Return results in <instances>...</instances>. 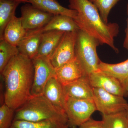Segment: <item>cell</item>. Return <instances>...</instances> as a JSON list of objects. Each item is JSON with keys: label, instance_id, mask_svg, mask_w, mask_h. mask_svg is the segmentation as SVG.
Masks as SVG:
<instances>
[{"label": "cell", "instance_id": "1", "mask_svg": "<svg viewBox=\"0 0 128 128\" xmlns=\"http://www.w3.org/2000/svg\"><path fill=\"white\" fill-rule=\"evenodd\" d=\"M0 74L5 84L4 103L16 110L32 96V60L19 53L9 61Z\"/></svg>", "mask_w": 128, "mask_h": 128}, {"label": "cell", "instance_id": "9", "mask_svg": "<svg viewBox=\"0 0 128 128\" xmlns=\"http://www.w3.org/2000/svg\"><path fill=\"white\" fill-rule=\"evenodd\" d=\"M22 22L27 31L41 28L47 25L54 15L26 4L21 8Z\"/></svg>", "mask_w": 128, "mask_h": 128}, {"label": "cell", "instance_id": "2", "mask_svg": "<svg viewBox=\"0 0 128 128\" xmlns=\"http://www.w3.org/2000/svg\"><path fill=\"white\" fill-rule=\"evenodd\" d=\"M69 9L77 12L74 20L80 29L98 40L100 44H106L118 52L114 44V38L119 32L118 24L104 22L98 9L89 0H69Z\"/></svg>", "mask_w": 128, "mask_h": 128}, {"label": "cell", "instance_id": "5", "mask_svg": "<svg viewBox=\"0 0 128 128\" xmlns=\"http://www.w3.org/2000/svg\"><path fill=\"white\" fill-rule=\"evenodd\" d=\"M97 111L94 100L76 99L67 98L65 112L69 127L76 128L80 126L90 118Z\"/></svg>", "mask_w": 128, "mask_h": 128}, {"label": "cell", "instance_id": "23", "mask_svg": "<svg viewBox=\"0 0 128 128\" xmlns=\"http://www.w3.org/2000/svg\"><path fill=\"white\" fill-rule=\"evenodd\" d=\"M17 46L4 39L0 40V72H2L9 61L19 54Z\"/></svg>", "mask_w": 128, "mask_h": 128}, {"label": "cell", "instance_id": "16", "mask_svg": "<svg viewBox=\"0 0 128 128\" xmlns=\"http://www.w3.org/2000/svg\"><path fill=\"white\" fill-rule=\"evenodd\" d=\"M65 32L56 30L44 32L36 57L49 59Z\"/></svg>", "mask_w": 128, "mask_h": 128}, {"label": "cell", "instance_id": "11", "mask_svg": "<svg viewBox=\"0 0 128 128\" xmlns=\"http://www.w3.org/2000/svg\"><path fill=\"white\" fill-rule=\"evenodd\" d=\"M43 95L56 108L65 112L67 97L64 86L54 76L51 77L47 82Z\"/></svg>", "mask_w": 128, "mask_h": 128}, {"label": "cell", "instance_id": "10", "mask_svg": "<svg viewBox=\"0 0 128 128\" xmlns=\"http://www.w3.org/2000/svg\"><path fill=\"white\" fill-rule=\"evenodd\" d=\"M88 77L93 88H100L114 95L126 97L122 86L112 76L98 70L92 73Z\"/></svg>", "mask_w": 128, "mask_h": 128}, {"label": "cell", "instance_id": "4", "mask_svg": "<svg viewBox=\"0 0 128 128\" xmlns=\"http://www.w3.org/2000/svg\"><path fill=\"white\" fill-rule=\"evenodd\" d=\"M100 44L98 40L82 30L77 32L75 56L84 71L88 76L98 70L100 60L97 53V48Z\"/></svg>", "mask_w": 128, "mask_h": 128}, {"label": "cell", "instance_id": "8", "mask_svg": "<svg viewBox=\"0 0 128 128\" xmlns=\"http://www.w3.org/2000/svg\"><path fill=\"white\" fill-rule=\"evenodd\" d=\"M32 60L34 74L31 95H42L47 82L51 77L54 76L55 69L48 58L37 57Z\"/></svg>", "mask_w": 128, "mask_h": 128}, {"label": "cell", "instance_id": "3", "mask_svg": "<svg viewBox=\"0 0 128 128\" xmlns=\"http://www.w3.org/2000/svg\"><path fill=\"white\" fill-rule=\"evenodd\" d=\"M46 120L68 123L65 112L56 108L43 94L32 96L15 110L14 120L36 122Z\"/></svg>", "mask_w": 128, "mask_h": 128}, {"label": "cell", "instance_id": "22", "mask_svg": "<svg viewBox=\"0 0 128 128\" xmlns=\"http://www.w3.org/2000/svg\"><path fill=\"white\" fill-rule=\"evenodd\" d=\"M102 121L105 128H128L126 110L113 114H102Z\"/></svg>", "mask_w": 128, "mask_h": 128}, {"label": "cell", "instance_id": "20", "mask_svg": "<svg viewBox=\"0 0 128 128\" xmlns=\"http://www.w3.org/2000/svg\"><path fill=\"white\" fill-rule=\"evenodd\" d=\"M22 2L14 0H0V40L6 27L15 16L18 6Z\"/></svg>", "mask_w": 128, "mask_h": 128}, {"label": "cell", "instance_id": "24", "mask_svg": "<svg viewBox=\"0 0 128 128\" xmlns=\"http://www.w3.org/2000/svg\"><path fill=\"white\" fill-rule=\"evenodd\" d=\"M98 9L102 19L108 23V18L111 10L120 0H89Z\"/></svg>", "mask_w": 128, "mask_h": 128}, {"label": "cell", "instance_id": "18", "mask_svg": "<svg viewBox=\"0 0 128 128\" xmlns=\"http://www.w3.org/2000/svg\"><path fill=\"white\" fill-rule=\"evenodd\" d=\"M26 32L27 30L22 25L21 17L18 18L15 16L6 27L2 39L17 46L25 36Z\"/></svg>", "mask_w": 128, "mask_h": 128}, {"label": "cell", "instance_id": "7", "mask_svg": "<svg viewBox=\"0 0 128 128\" xmlns=\"http://www.w3.org/2000/svg\"><path fill=\"white\" fill-rule=\"evenodd\" d=\"M77 32H65L49 60L55 69L76 58L75 45Z\"/></svg>", "mask_w": 128, "mask_h": 128}, {"label": "cell", "instance_id": "27", "mask_svg": "<svg viewBox=\"0 0 128 128\" xmlns=\"http://www.w3.org/2000/svg\"><path fill=\"white\" fill-rule=\"evenodd\" d=\"M127 14H128V19H127V26L126 31V36L124 41L123 46L124 48H126L128 52V2L127 7Z\"/></svg>", "mask_w": 128, "mask_h": 128}, {"label": "cell", "instance_id": "25", "mask_svg": "<svg viewBox=\"0 0 128 128\" xmlns=\"http://www.w3.org/2000/svg\"><path fill=\"white\" fill-rule=\"evenodd\" d=\"M15 110L6 104L0 108V128H10L14 118Z\"/></svg>", "mask_w": 128, "mask_h": 128}, {"label": "cell", "instance_id": "6", "mask_svg": "<svg viewBox=\"0 0 128 128\" xmlns=\"http://www.w3.org/2000/svg\"><path fill=\"white\" fill-rule=\"evenodd\" d=\"M93 100L97 111L102 114H110L126 110L128 103L124 97L112 94L99 88H93Z\"/></svg>", "mask_w": 128, "mask_h": 128}, {"label": "cell", "instance_id": "29", "mask_svg": "<svg viewBox=\"0 0 128 128\" xmlns=\"http://www.w3.org/2000/svg\"><path fill=\"white\" fill-rule=\"evenodd\" d=\"M126 113H127V117H128V107H127V108H126Z\"/></svg>", "mask_w": 128, "mask_h": 128}, {"label": "cell", "instance_id": "26", "mask_svg": "<svg viewBox=\"0 0 128 128\" xmlns=\"http://www.w3.org/2000/svg\"><path fill=\"white\" fill-rule=\"evenodd\" d=\"M80 127V128H105L102 121H97L91 118Z\"/></svg>", "mask_w": 128, "mask_h": 128}, {"label": "cell", "instance_id": "21", "mask_svg": "<svg viewBox=\"0 0 128 128\" xmlns=\"http://www.w3.org/2000/svg\"><path fill=\"white\" fill-rule=\"evenodd\" d=\"M68 123L57 120H46L33 122L14 120L10 128H68Z\"/></svg>", "mask_w": 128, "mask_h": 128}, {"label": "cell", "instance_id": "17", "mask_svg": "<svg viewBox=\"0 0 128 128\" xmlns=\"http://www.w3.org/2000/svg\"><path fill=\"white\" fill-rule=\"evenodd\" d=\"M29 3L41 10L54 16L63 15L76 19L77 12L62 6L57 0H28Z\"/></svg>", "mask_w": 128, "mask_h": 128}, {"label": "cell", "instance_id": "15", "mask_svg": "<svg viewBox=\"0 0 128 128\" xmlns=\"http://www.w3.org/2000/svg\"><path fill=\"white\" fill-rule=\"evenodd\" d=\"M112 76L122 86L126 96H128V58L124 62L110 64L101 61L98 70Z\"/></svg>", "mask_w": 128, "mask_h": 128}, {"label": "cell", "instance_id": "13", "mask_svg": "<svg viewBox=\"0 0 128 128\" xmlns=\"http://www.w3.org/2000/svg\"><path fill=\"white\" fill-rule=\"evenodd\" d=\"M43 32L42 28L28 30L25 36L17 46L21 54L32 60L36 57Z\"/></svg>", "mask_w": 128, "mask_h": 128}, {"label": "cell", "instance_id": "12", "mask_svg": "<svg viewBox=\"0 0 128 128\" xmlns=\"http://www.w3.org/2000/svg\"><path fill=\"white\" fill-rule=\"evenodd\" d=\"M64 87L67 98L93 100V88L88 76H83Z\"/></svg>", "mask_w": 128, "mask_h": 128}, {"label": "cell", "instance_id": "14", "mask_svg": "<svg viewBox=\"0 0 128 128\" xmlns=\"http://www.w3.org/2000/svg\"><path fill=\"white\" fill-rule=\"evenodd\" d=\"M85 75L76 58L55 69L54 76L63 86H66Z\"/></svg>", "mask_w": 128, "mask_h": 128}, {"label": "cell", "instance_id": "19", "mask_svg": "<svg viewBox=\"0 0 128 128\" xmlns=\"http://www.w3.org/2000/svg\"><path fill=\"white\" fill-rule=\"evenodd\" d=\"M42 29L43 32L53 30L70 32L77 31L80 28L72 18L58 15L53 16L48 23L42 28Z\"/></svg>", "mask_w": 128, "mask_h": 128}, {"label": "cell", "instance_id": "28", "mask_svg": "<svg viewBox=\"0 0 128 128\" xmlns=\"http://www.w3.org/2000/svg\"><path fill=\"white\" fill-rule=\"evenodd\" d=\"M14 0L18 1L22 3H26V2L29 3L28 0Z\"/></svg>", "mask_w": 128, "mask_h": 128}]
</instances>
